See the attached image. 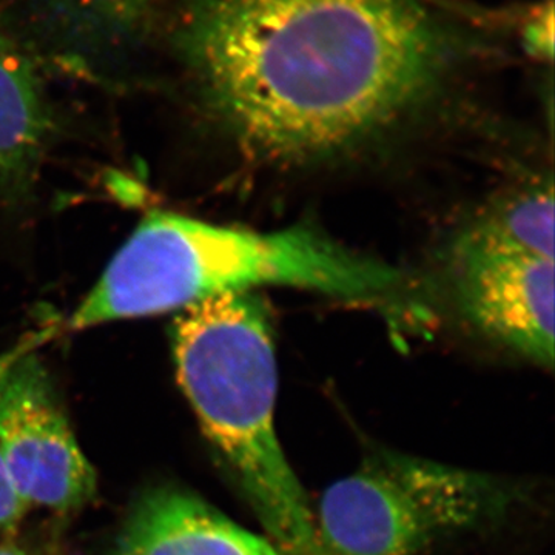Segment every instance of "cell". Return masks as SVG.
I'll use <instances>...</instances> for the list:
<instances>
[{
	"mask_svg": "<svg viewBox=\"0 0 555 555\" xmlns=\"http://www.w3.org/2000/svg\"><path fill=\"white\" fill-rule=\"evenodd\" d=\"M0 555H28L27 551L22 550L21 546L14 545L9 540L0 542Z\"/></svg>",
	"mask_w": 555,
	"mask_h": 555,
	"instance_id": "13",
	"label": "cell"
},
{
	"mask_svg": "<svg viewBox=\"0 0 555 555\" xmlns=\"http://www.w3.org/2000/svg\"><path fill=\"white\" fill-rule=\"evenodd\" d=\"M53 118L31 61L0 33V196L24 199L49 149Z\"/></svg>",
	"mask_w": 555,
	"mask_h": 555,
	"instance_id": "8",
	"label": "cell"
},
{
	"mask_svg": "<svg viewBox=\"0 0 555 555\" xmlns=\"http://www.w3.org/2000/svg\"><path fill=\"white\" fill-rule=\"evenodd\" d=\"M112 555H281L275 545L230 520L198 495L156 486L139 495Z\"/></svg>",
	"mask_w": 555,
	"mask_h": 555,
	"instance_id": "7",
	"label": "cell"
},
{
	"mask_svg": "<svg viewBox=\"0 0 555 555\" xmlns=\"http://www.w3.org/2000/svg\"><path fill=\"white\" fill-rule=\"evenodd\" d=\"M525 49L537 60L553 61L554 54V3L547 0L539 9L529 14L525 21L524 31Z\"/></svg>",
	"mask_w": 555,
	"mask_h": 555,
	"instance_id": "11",
	"label": "cell"
},
{
	"mask_svg": "<svg viewBox=\"0 0 555 555\" xmlns=\"http://www.w3.org/2000/svg\"><path fill=\"white\" fill-rule=\"evenodd\" d=\"M28 509L30 506L22 499L10 476L5 460L0 454V542L9 539L16 531Z\"/></svg>",
	"mask_w": 555,
	"mask_h": 555,
	"instance_id": "12",
	"label": "cell"
},
{
	"mask_svg": "<svg viewBox=\"0 0 555 555\" xmlns=\"http://www.w3.org/2000/svg\"><path fill=\"white\" fill-rule=\"evenodd\" d=\"M159 0H79L94 20L116 31L137 27Z\"/></svg>",
	"mask_w": 555,
	"mask_h": 555,
	"instance_id": "10",
	"label": "cell"
},
{
	"mask_svg": "<svg viewBox=\"0 0 555 555\" xmlns=\"http://www.w3.org/2000/svg\"><path fill=\"white\" fill-rule=\"evenodd\" d=\"M455 287L467 320L488 337L553 367L554 259L459 246Z\"/></svg>",
	"mask_w": 555,
	"mask_h": 555,
	"instance_id": "6",
	"label": "cell"
},
{
	"mask_svg": "<svg viewBox=\"0 0 555 555\" xmlns=\"http://www.w3.org/2000/svg\"><path fill=\"white\" fill-rule=\"evenodd\" d=\"M403 284L397 269L358 255L310 225L262 233L152 211L68 318L67 328L181 312L208 298L259 286L385 302Z\"/></svg>",
	"mask_w": 555,
	"mask_h": 555,
	"instance_id": "2",
	"label": "cell"
},
{
	"mask_svg": "<svg viewBox=\"0 0 555 555\" xmlns=\"http://www.w3.org/2000/svg\"><path fill=\"white\" fill-rule=\"evenodd\" d=\"M518 496L489 474L378 449L328 486L315 524L327 555H416L502 520Z\"/></svg>",
	"mask_w": 555,
	"mask_h": 555,
	"instance_id": "4",
	"label": "cell"
},
{
	"mask_svg": "<svg viewBox=\"0 0 555 555\" xmlns=\"http://www.w3.org/2000/svg\"><path fill=\"white\" fill-rule=\"evenodd\" d=\"M171 346L204 436L273 545L281 555H327L276 434L278 361L266 302L232 292L190 306L175 318Z\"/></svg>",
	"mask_w": 555,
	"mask_h": 555,
	"instance_id": "3",
	"label": "cell"
},
{
	"mask_svg": "<svg viewBox=\"0 0 555 555\" xmlns=\"http://www.w3.org/2000/svg\"><path fill=\"white\" fill-rule=\"evenodd\" d=\"M459 246L554 259L553 184L537 185L489 211L467 230Z\"/></svg>",
	"mask_w": 555,
	"mask_h": 555,
	"instance_id": "9",
	"label": "cell"
},
{
	"mask_svg": "<svg viewBox=\"0 0 555 555\" xmlns=\"http://www.w3.org/2000/svg\"><path fill=\"white\" fill-rule=\"evenodd\" d=\"M0 454L28 506L73 513L98 492L56 387L27 346L0 357Z\"/></svg>",
	"mask_w": 555,
	"mask_h": 555,
	"instance_id": "5",
	"label": "cell"
},
{
	"mask_svg": "<svg viewBox=\"0 0 555 555\" xmlns=\"http://www.w3.org/2000/svg\"><path fill=\"white\" fill-rule=\"evenodd\" d=\"M177 42L219 122L283 163L382 133L434 93L454 57L420 0H192Z\"/></svg>",
	"mask_w": 555,
	"mask_h": 555,
	"instance_id": "1",
	"label": "cell"
}]
</instances>
